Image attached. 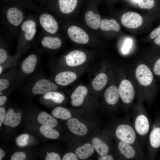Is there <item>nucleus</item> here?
<instances>
[{
  "instance_id": "1",
  "label": "nucleus",
  "mask_w": 160,
  "mask_h": 160,
  "mask_svg": "<svg viewBox=\"0 0 160 160\" xmlns=\"http://www.w3.org/2000/svg\"><path fill=\"white\" fill-rule=\"evenodd\" d=\"M87 55L83 51L72 50L63 57V59L56 63L55 69H75L88 66Z\"/></svg>"
},
{
  "instance_id": "2",
  "label": "nucleus",
  "mask_w": 160,
  "mask_h": 160,
  "mask_svg": "<svg viewBox=\"0 0 160 160\" xmlns=\"http://www.w3.org/2000/svg\"><path fill=\"white\" fill-rule=\"evenodd\" d=\"M88 67L75 69H55L51 79L60 87H66L76 81Z\"/></svg>"
},
{
  "instance_id": "3",
  "label": "nucleus",
  "mask_w": 160,
  "mask_h": 160,
  "mask_svg": "<svg viewBox=\"0 0 160 160\" xmlns=\"http://www.w3.org/2000/svg\"><path fill=\"white\" fill-rule=\"evenodd\" d=\"M89 72L88 85L91 92L95 93L101 91L107 86L109 77L106 73L102 70H97L95 65Z\"/></svg>"
},
{
  "instance_id": "4",
  "label": "nucleus",
  "mask_w": 160,
  "mask_h": 160,
  "mask_svg": "<svg viewBox=\"0 0 160 160\" xmlns=\"http://www.w3.org/2000/svg\"><path fill=\"white\" fill-rule=\"evenodd\" d=\"M16 65L10 68L6 73L0 75V92L11 88H14L22 81L20 79L18 70Z\"/></svg>"
},
{
  "instance_id": "5",
  "label": "nucleus",
  "mask_w": 160,
  "mask_h": 160,
  "mask_svg": "<svg viewBox=\"0 0 160 160\" xmlns=\"http://www.w3.org/2000/svg\"><path fill=\"white\" fill-rule=\"evenodd\" d=\"M60 87L51 79L41 78L35 81L31 88L33 94L44 95L51 91H57Z\"/></svg>"
},
{
  "instance_id": "6",
  "label": "nucleus",
  "mask_w": 160,
  "mask_h": 160,
  "mask_svg": "<svg viewBox=\"0 0 160 160\" xmlns=\"http://www.w3.org/2000/svg\"><path fill=\"white\" fill-rule=\"evenodd\" d=\"M136 133L130 125L122 124L117 127L115 135L120 140L132 145L135 142L136 138Z\"/></svg>"
},
{
  "instance_id": "7",
  "label": "nucleus",
  "mask_w": 160,
  "mask_h": 160,
  "mask_svg": "<svg viewBox=\"0 0 160 160\" xmlns=\"http://www.w3.org/2000/svg\"><path fill=\"white\" fill-rule=\"evenodd\" d=\"M90 92H91L88 85L79 84L76 85L71 95V105L77 107L82 105Z\"/></svg>"
},
{
  "instance_id": "8",
  "label": "nucleus",
  "mask_w": 160,
  "mask_h": 160,
  "mask_svg": "<svg viewBox=\"0 0 160 160\" xmlns=\"http://www.w3.org/2000/svg\"><path fill=\"white\" fill-rule=\"evenodd\" d=\"M118 89L122 101L125 104L130 103L135 96V89L131 82L128 80L124 79L121 82Z\"/></svg>"
},
{
  "instance_id": "9",
  "label": "nucleus",
  "mask_w": 160,
  "mask_h": 160,
  "mask_svg": "<svg viewBox=\"0 0 160 160\" xmlns=\"http://www.w3.org/2000/svg\"><path fill=\"white\" fill-rule=\"evenodd\" d=\"M37 62V57L34 54L29 55L23 60L18 70L22 81L25 76L29 75L33 72L36 67Z\"/></svg>"
},
{
  "instance_id": "10",
  "label": "nucleus",
  "mask_w": 160,
  "mask_h": 160,
  "mask_svg": "<svg viewBox=\"0 0 160 160\" xmlns=\"http://www.w3.org/2000/svg\"><path fill=\"white\" fill-rule=\"evenodd\" d=\"M135 74L137 81L143 86L150 85L153 80L152 72L148 67L145 64H141L137 66Z\"/></svg>"
},
{
  "instance_id": "11",
  "label": "nucleus",
  "mask_w": 160,
  "mask_h": 160,
  "mask_svg": "<svg viewBox=\"0 0 160 160\" xmlns=\"http://www.w3.org/2000/svg\"><path fill=\"white\" fill-rule=\"evenodd\" d=\"M121 22L125 27L132 29L137 28L143 23L142 17L138 13L132 12L125 13L122 16Z\"/></svg>"
},
{
  "instance_id": "12",
  "label": "nucleus",
  "mask_w": 160,
  "mask_h": 160,
  "mask_svg": "<svg viewBox=\"0 0 160 160\" xmlns=\"http://www.w3.org/2000/svg\"><path fill=\"white\" fill-rule=\"evenodd\" d=\"M70 38L77 43L84 44L89 41V38L87 33L81 28L76 26H71L68 30Z\"/></svg>"
},
{
  "instance_id": "13",
  "label": "nucleus",
  "mask_w": 160,
  "mask_h": 160,
  "mask_svg": "<svg viewBox=\"0 0 160 160\" xmlns=\"http://www.w3.org/2000/svg\"><path fill=\"white\" fill-rule=\"evenodd\" d=\"M134 129L140 136H144L147 134L150 129V124L145 114L140 113L136 116L134 121Z\"/></svg>"
},
{
  "instance_id": "14",
  "label": "nucleus",
  "mask_w": 160,
  "mask_h": 160,
  "mask_svg": "<svg viewBox=\"0 0 160 160\" xmlns=\"http://www.w3.org/2000/svg\"><path fill=\"white\" fill-rule=\"evenodd\" d=\"M40 23L43 28L51 34L56 33L58 28L57 23L51 15L44 13L39 17Z\"/></svg>"
},
{
  "instance_id": "15",
  "label": "nucleus",
  "mask_w": 160,
  "mask_h": 160,
  "mask_svg": "<svg viewBox=\"0 0 160 160\" xmlns=\"http://www.w3.org/2000/svg\"><path fill=\"white\" fill-rule=\"evenodd\" d=\"M104 97L106 103L109 105H114L118 102L120 97L118 87L111 84L105 89Z\"/></svg>"
},
{
  "instance_id": "16",
  "label": "nucleus",
  "mask_w": 160,
  "mask_h": 160,
  "mask_svg": "<svg viewBox=\"0 0 160 160\" xmlns=\"http://www.w3.org/2000/svg\"><path fill=\"white\" fill-rule=\"evenodd\" d=\"M67 125L70 131L76 135L83 136L87 132L85 125L76 118L69 119L67 121Z\"/></svg>"
},
{
  "instance_id": "17",
  "label": "nucleus",
  "mask_w": 160,
  "mask_h": 160,
  "mask_svg": "<svg viewBox=\"0 0 160 160\" xmlns=\"http://www.w3.org/2000/svg\"><path fill=\"white\" fill-rule=\"evenodd\" d=\"M21 117L20 113L15 112L12 108H9L6 113L4 124L6 126L15 127L20 123Z\"/></svg>"
},
{
  "instance_id": "18",
  "label": "nucleus",
  "mask_w": 160,
  "mask_h": 160,
  "mask_svg": "<svg viewBox=\"0 0 160 160\" xmlns=\"http://www.w3.org/2000/svg\"><path fill=\"white\" fill-rule=\"evenodd\" d=\"M7 17L9 22L16 26L19 25L23 19L22 11L16 7L11 8L8 10Z\"/></svg>"
},
{
  "instance_id": "19",
  "label": "nucleus",
  "mask_w": 160,
  "mask_h": 160,
  "mask_svg": "<svg viewBox=\"0 0 160 160\" xmlns=\"http://www.w3.org/2000/svg\"><path fill=\"white\" fill-rule=\"evenodd\" d=\"M118 148L120 153L127 159H132L135 156L136 151L132 144L120 141Z\"/></svg>"
},
{
  "instance_id": "20",
  "label": "nucleus",
  "mask_w": 160,
  "mask_h": 160,
  "mask_svg": "<svg viewBox=\"0 0 160 160\" xmlns=\"http://www.w3.org/2000/svg\"><path fill=\"white\" fill-rule=\"evenodd\" d=\"M85 20L87 25L92 29L97 30L100 26L101 17L98 14L88 11L85 14Z\"/></svg>"
},
{
  "instance_id": "21",
  "label": "nucleus",
  "mask_w": 160,
  "mask_h": 160,
  "mask_svg": "<svg viewBox=\"0 0 160 160\" xmlns=\"http://www.w3.org/2000/svg\"><path fill=\"white\" fill-rule=\"evenodd\" d=\"M94 148L93 145L87 143L79 147L75 151L76 154L80 159L84 160L87 159L93 153Z\"/></svg>"
},
{
  "instance_id": "22",
  "label": "nucleus",
  "mask_w": 160,
  "mask_h": 160,
  "mask_svg": "<svg viewBox=\"0 0 160 160\" xmlns=\"http://www.w3.org/2000/svg\"><path fill=\"white\" fill-rule=\"evenodd\" d=\"M37 121L41 124L48 126L52 128L56 127L58 123L55 119L45 111L41 112L39 114Z\"/></svg>"
},
{
  "instance_id": "23",
  "label": "nucleus",
  "mask_w": 160,
  "mask_h": 160,
  "mask_svg": "<svg viewBox=\"0 0 160 160\" xmlns=\"http://www.w3.org/2000/svg\"><path fill=\"white\" fill-rule=\"evenodd\" d=\"M42 45L44 47L52 49H58L61 47L62 42L58 37L45 36L41 41Z\"/></svg>"
},
{
  "instance_id": "24",
  "label": "nucleus",
  "mask_w": 160,
  "mask_h": 160,
  "mask_svg": "<svg viewBox=\"0 0 160 160\" xmlns=\"http://www.w3.org/2000/svg\"><path fill=\"white\" fill-rule=\"evenodd\" d=\"M77 0H59L58 3L60 11L64 14L72 12L76 8Z\"/></svg>"
},
{
  "instance_id": "25",
  "label": "nucleus",
  "mask_w": 160,
  "mask_h": 160,
  "mask_svg": "<svg viewBox=\"0 0 160 160\" xmlns=\"http://www.w3.org/2000/svg\"><path fill=\"white\" fill-rule=\"evenodd\" d=\"M92 143L94 149L101 156L107 154L109 148L108 145L101 140L97 137L94 138Z\"/></svg>"
},
{
  "instance_id": "26",
  "label": "nucleus",
  "mask_w": 160,
  "mask_h": 160,
  "mask_svg": "<svg viewBox=\"0 0 160 160\" xmlns=\"http://www.w3.org/2000/svg\"><path fill=\"white\" fill-rule=\"evenodd\" d=\"M100 27L101 30L104 31L113 30L118 32L120 28L119 24L113 19L108 20L105 19L102 20Z\"/></svg>"
},
{
  "instance_id": "27",
  "label": "nucleus",
  "mask_w": 160,
  "mask_h": 160,
  "mask_svg": "<svg viewBox=\"0 0 160 160\" xmlns=\"http://www.w3.org/2000/svg\"><path fill=\"white\" fill-rule=\"evenodd\" d=\"M44 99L49 100L56 104H61L65 99L64 95L57 91H53L47 92L43 95Z\"/></svg>"
},
{
  "instance_id": "28",
  "label": "nucleus",
  "mask_w": 160,
  "mask_h": 160,
  "mask_svg": "<svg viewBox=\"0 0 160 160\" xmlns=\"http://www.w3.org/2000/svg\"><path fill=\"white\" fill-rule=\"evenodd\" d=\"M149 143L153 148L160 147V128L156 127L151 131L149 136Z\"/></svg>"
},
{
  "instance_id": "29",
  "label": "nucleus",
  "mask_w": 160,
  "mask_h": 160,
  "mask_svg": "<svg viewBox=\"0 0 160 160\" xmlns=\"http://www.w3.org/2000/svg\"><path fill=\"white\" fill-rule=\"evenodd\" d=\"M39 130L44 137L48 138L56 139L59 136L58 132L48 126L43 125L40 127Z\"/></svg>"
},
{
  "instance_id": "30",
  "label": "nucleus",
  "mask_w": 160,
  "mask_h": 160,
  "mask_svg": "<svg viewBox=\"0 0 160 160\" xmlns=\"http://www.w3.org/2000/svg\"><path fill=\"white\" fill-rule=\"evenodd\" d=\"M52 113L55 117L63 120L69 119L71 117L70 111L66 108L61 107H57L53 110Z\"/></svg>"
},
{
  "instance_id": "31",
  "label": "nucleus",
  "mask_w": 160,
  "mask_h": 160,
  "mask_svg": "<svg viewBox=\"0 0 160 160\" xmlns=\"http://www.w3.org/2000/svg\"><path fill=\"white\" fill-rule=\"evenodd\" d=\"M35 22L31 20H28L23 23L22 26V30L25 33H28L36 29Z\"/></svg>"
},
{
  "instance_id": "32",
  "label": "nucleus",
  "mask_w": 160,
  "mask_h": 160,
  "mask_svg": "<svg viewBox=\"0 0 160 160\" xmlns=\"http://www.w3.org/2000/svg\"><path fill=\"white\" fill-rule=\"evenodd\" d=\"M138 4L141 8L151 9L154 5V0H139Z\"/></svg>"
},
{
  "instance_id": "33",
  "label": "nucleus",
  "mask_w": 160,
  "mask_h": 160,
  "mask_svg": "<svg viewBox=\"0 0 160 160\" xmlns=\"http://www.w3.org/2000/svg\"><path fill=\"white\" fill-rule=\"evenodd\" d=\"M29 137L28 135L23 134L19 136L16 139L17 144L19 146H24L28 144L27 140Z\"/></svg>"
},
{
  "instance_id": "34",
  "label": "nucleus",
  "mask_w": 160,
  "mask_h": 160,
  "mask_svg": "<svg viewBox=\"0 0 160 160\" xmlns=\"http://www.w3.org/2000/svg\"><path fill=\"white\" fill-rule=\"evenodd\" d=\"M9 60L7 51L2 48L0 49V65H3Z\"/></svg>"
},
{
  "instance_id": "35",
  "label": "nucleus",
  "mask_w": 160,
  "mask_h": 160,
  "mask_svg": "<svg viewBox=\"0 0 160 160\" xmlns=\"http://www.w3.org/2000/svg\"><path fill=\"white\" fill-rule=\"evenodd\" d=\"M132 41L130 39H127L126 40L122 49L123 54H126L128 52L132 47Z\"/></svg>"
},
{
  "instance_id": "36",
  "label": "nucleus",
  "mask_w": 160,
  "mask_h": 160,
  "mask_svg": "<svg viewBox=\"0 0 160 160\" xmlns=\"http://www.w3.org/2000/svg\"><path fill=\"white\" fill-rule=\"evenodd\" d=\"M26 156V154L22 152H17L14 153L12 156L11 160H24Z\"/></svg>"
},
{
  "instance_id": "37",
  "label": "nucleus",
  "mask_w": 160,
  "mask_h": 160,
  "mask_svg": "<svg viewBox=\"0 0 160 160\" xmlns=\"http://www.w3.org/2000/svg\"><path fill=\"white\" fill-rule=\"evenodd\" d=\"M46 160H60V157L58 154L55 152H47Z\"/></svg>"
},
{
  "instance_id": "38",
  "label": "nucleus",
  "mask_w": 160,
  "mask_h": 160,
  "mask_svg": "<svg viewBox=\"0 0 160 160\" xmlns=\"http://www.w3.org/2000/svg\"><path fill=\"white\" fill-rule=\"evenodd\" d=\"M78 157L76 154L72 152L65 154L62 159V160H78Z\"/></svg>"
},
{
  "instance_id": "39",
  "label": "nucleus",
  "mask_w": 160,
  "mask_h": 160,
  "mask_svg": "<svg viewBox=\"0 0 160 160\" xmlns=\"http://www.w3.org/2000/svg\"><path fill=\"white\" fill-rule=\"evenodd\" d=\"M153 71L156 75L160 76V57L155 63L153 68Z\"/></svg>"
},
{
  "instance_id": "40",
  "label": "nucleus",
  "mask_w": 160,
  "mask_h": 160,
  "mask_svg": "<svg viewBox=\"0 0 160 160\" xmlns=\"http://www.w3.org/2000/svg\"><path fill=\"white\" fill-rule=\"evenodd\" d=\"M6 111L5 108L1 107L0 108V126L1 127L6 116Z\"/></svg>"
},
{
  "instance_id": "41",
  "label": "nucleus",
  "mask_w": 160,
  "mask_h": 160,
  "mask_svg": "<svg viewBox=\"0 0 160 160\" xmlns=\"http://www.w3.org/2000/svg\"><path fill=\"white\" fill-rule=\"evenodd\" d=\"M160 34V25L159 27L153 30L150 35V37L151 39L157 37Z\"/></svg>"
},
{
  "instance_id": "42",
  "label": "nucleus",
  "mask_w": 160,
  "mask_h": 160,
  "mask_svg": "<svg viewBox=\"0 0 160 160\" xmlns=\"http://www.w3.org/2000/svg\"><path fill=\"white\" fill-rule=\"evenodd\" d=\"M36 32V29L28 33H25V39L28 41H30L33 39Z\"/></svg>"
},
{
  "instance_id": "43",
  "label": "nucleus",
  "mask_w": 160,
  "mask_h": 160,
  "mask_svg": "<svg viewBox=\"0 0 160 160\" xmlns=\"http://www.w3.org/2000/svg\"><path fill=\"white\" fill-rule=\"evenodd\" d=\"M113 157L110 155L106 154L100 157L98 160H113Z\"/></svg>"
},
{
  "instance_id": "44",
  "label": "nucleus",
  "mask_w": 160,
  "mask_h": 160,
  "mask_svg": "<svg viewBox=\"0 0 160 160\" xmlns=\"http://www.w3.org/2000/svg\"><path fill=\"white\" fill-rule=\"evenodd\" d=\"M7 100V97L4 95H2L0 96V106H1L6 102Z\"/></svg>"
},
{
  "instance_id": "45",
  "label": "nucleus",
  "mask_w": 160,
  "mask_h": 160,
  "mask_svg": "<svg viewBox=\"0 0 160 160\" xmlns=\"http://www.w3.org/2000/svg\"><path fill=\"white\" fill-rule=\"evenodd\" d=\"M155 43L157 45H160V34L154 39Z\"/></svg>"
},
{
  "instance_id": "46",
  "label": "nucleus",
  "mask_w": 160,
  "mask_h": 160,
  "mask_svg": "<svg viewBox=\"0 0 160 160\" xmlns=\"http://www.w3.org/2000/svg\"><path fill=\"white\" fill-rule=\"evenodd\" d=\"M5 155V153L1 148L0 149V160H2L3 158Z\"/></svg>"
},
{
  "instance_id": "47",
  "label": "nucleus",
  "mask_w": 160,
  "mask_h": 160,
  "mask_svg": "<svg viewBox=\"0 0 160 160\" xmlns=\"http://www.w3.org/2000/svg\"><path fill=\"white\" fill-rule=\"evenodd\" d=\"M136 3L138 2L139 0H133Z\"/></svg>"
}]
</instances>
